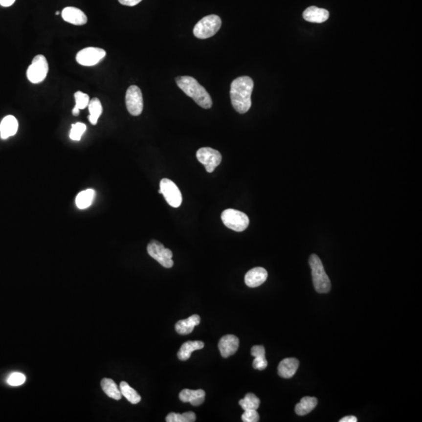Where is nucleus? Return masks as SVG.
<instances>
[{"label":"nucleus","instance_id":"f257e3e1","mask_svg":"<svg viewBox=\"0 0 422 422\" xmlns=\"http://www.w3.org/2000/svg\"><path fill=\"white\" fill-rule=\"evenodd\" d=\"M253 81L247 76L240 77L232 82L230 96L234 109L238 113H245L251 107Z\"/></svg>","mask_w":422,"mask_h":422},{"label":"nucleus","instance_id":"f03ea898","mask_svg":"<svg viewBox=\"0 0 422 422\" xmlns=\"http://www.w3.org/2000/svg\"><path fill=\"white\" fill-rule=\"evenodd\" d=\"M176 83L200 107L203 109L211 108L213 103L210 94L194 78L189 76L178 77L176 78Z\"/></svg>","mask_w":422,"mask_h":422},{"label":"nucleus","instance_id":"7ed1b4c3","mask_svg":"<svg viewBox=\"0 0 422 422\" xmlns=\"http://www.w3.org/2000/svg\"><path fill=\"white\" fill-rule=\"evenodd\" d=\"M309 264L316 291L319 293H327L331 289V282L325 272L321 259L317 255L312 254L309 259Z\"/></svg>","mask_w":422,"mask_h":422},{"label":"nucleus","instance_id":"20e7f679","mask_svg":"<svg viewBox=\"0 0 422 422\" xmlns=\"http://www.w3.org/2000/svg\"><path fill=\"white\" fill-rule=\"evenodd\" d=\"M221 26L222 20L218 15L206 16L195 25L193 34L198 39H208L220 30Z\"/></svg>","mask_w":422,"mask_h":422},{"label":"nucleus","instance_id":"39448f33","mask_svg":"<svg viewBox=\"0 0 422 422\" xmlns=\"http://www.w3.org/2000/svg\"><path fill=\"white\" fill-rule=\"evenodd\" d=\"M222 220L227 228L235 232H244L249 224V219L246 214L234 209L224 210L222 214Z\"/></svg>","mask_w":422,"mask_h":422},{"label":"nucleus","instance_id":"423d86ee","mask_svg":"<svg viewBox=\"0 0 422 422\" xmlns=\"http://www.w3.org/2000/svg\"><path fill=\"white\" fill-rule=\"evenodd\" d=\"M49 71V65L46 58L43 55H37L34 57L32 64L27 70L28 80L33 84H39L46 78Z\"/></svg>","mask_w":422,"mask_h":422},{"label":"nucleus","instance_id":"0eeeda50","mask_svg":"<svg viewBox=\"0 0 422 422\" xmlns=\"http://www.w3.org/2000/svg\"><path fill=\"white\" fill-rule=\"evenodd\" d=\"M147 252L150 257L155 259L159 264L166 268H171L174 265L172 261L173 253L169 249L164 247L163 244L156 240H153L147 246Z\"/></svg>","mask_w":422,"mask_h":422},{"label":"nucleus","instance_id":"6e6552de","mask_svg":"<svg viewBox=\"0 0 422 422\" xmlns=\"http://www.w3.org/2000/svg\"><path fill=\"white\" fill-rule=\"evenodd\" d=\"M160 194H163L170 206L177 208L181 206L182 196L178 187L168 178H163L160 183Z\"/></svg>","mask_w":422,"mask_h":422},{"label":"nucleus","instance_id":"1a4fd4ad","mask_svg":"<svg viewBox=\"0 0 422 422\" xmlns=\"http://www.w3.org/2000/svg\"><path fill=\"white\" fill-rule=\"evenodd\" d=\"M197 160L205 166V168L208 173L214 172L222 160L220 152L210 147L200 149L197 151Z\"/></svg>","mask_w":422,"mask_h":422},{"label":"nucleus","instance_id":"9d476101","mask_svg":"<svg viewBox=\"0 0 422 422\" xmlns=\"http://www.w3.org/2000/svg\"><path fill=\"white\" fill-rule=\"evenodd\" d=\"M128 111L133 116H138L143 110V98L140 89L136 86H132L128 89L125 96Z\"/></svg>","mask_w":422,"mask_h":422},{"label":"nucleus","instance_id":"9b49d317","mask_svg":"<svg viewBox=\"0 0 422 422\" xmlns=\"http://www.w3.org/2000/svg\"><path fill=\"white\" fill-rule=\"evenodd\" d=\"M104 49L96 47H88L79 51L76 56L77 62L82 66L91 67L99 64L106 57Z\"/></svg>","mask_w":422,"mask_h":422},{"label":"nucleus","instance_id":"f8f14e48","mask_svg":"<svg viewBox=\"0 0 422 422\" xmlns=\"http://www.w3.org/2000/svg\"><path fill=\"white\" fill-rule=\"evenodd\" d=\"M240 346V340L236 335H227L222 337L218 343V348L223 357L227 358L236 354Z\"/></svg>","mask_w":422,"mask_h":422},{"label":"nucleus","instance_id":"ddd939ff","mask_svg":"<svg viewBox=\"0 0 422 422\" xmlns=\"http://www.w3.org/2000/svg\"><path fill=\"white\" fill-rule=\"evenodd\" d=\"M62 18L65 22L74 25H84L88 22L87 17L84 12L72 6L65 8L63 10Z\"/></svg>","mask_w":422,"mask_h":422},{"label":"nucleus","instance_id":"4468645a","mask_svg":"<svg viewBox=\"0 0 422 422\" xmlns=\"http://www.w3.org/2000/svg\"><path fill=\"white\" fill-rule=\"evenodd\" d=\"M267 271L263 267H254L245 275V283L250 288H256L265 283L267 278Z\"/></svg>","mask_w":422,"mask_h":422},{"label":"nucleus","instance_id":"2eb2a0df","mask_svg":"<svg viewBox=\"0 0 422 422\" xmlns=\"http://www.w3.org/2000/svg\"><path fill=\"white\" fill-rule=\"evenodd\" d=\"M205 396L206 393L202 389L192 390L185 389L179 393V399L184 403H190L193 406L197 407L204 402Z\"/></svg>","mask_w":422,"mask_h":422},{"label":"nucleus","instance_id":"dca6fc26","mask_svg":"<svg viewBox=\"0 0 422 422\" xmlns=\"http://www.w3.org/2000/svg\"><path fill=\"white\" fill-rule=\"evenodd\" d=\"M304 20L311 23H323L326 22L329 18V13L328 10L322 8L311 6L306 9L303 14Z\"/></svg>","mask_w":422,"mask_h":422},{"label":"nucleus","instance_id":"f3484780","mask_svg":"<svg viewBox=\"0 0 422 422\" xmlns=\"http://www.w3.org/2000/svg\"><path fill=\"white\" fill-rule=\"evenodd\" d=\"M300 362L296 358H286L278 365V375L284 378H290L296 374Z\"/></svg>","mask_w":422,"mask_h":422},{"label":"nucleus","instance_id":"a211bd4d","mask_svg":"<svg viewBox=\"0 0 422 422\" xmlns=\"http://www.w3.org/2000/svg\"><path fill=\"white\" fill-rule=\"evenodd\" d=\"M18 129V121L12 115H8L2 119L0 125V136L2 139H6L17 133Z\"/></svg>","mask_w":422,"mask_h":422},{"label":"nucleus","instance_id":"6ab92c4d","mask_svg":"<svg viewBox=\"0 0 422 422\" xmlns=\"http://www.w3.org/2000/svg\"><path fill=\"white\" fill-rule=\"evenodd\" d=\"M200 323V317L194 314L186 319L180 320L175 325V330L180 335H188L193 331L194 328Z\"/></svg>","mask_w":422,"mask_h":422},{"label":"nucleus","instance_id":"aec40b11","mask_svg":"<svg viewBox=\"0 0 422 422\" xmlns=\"http://www.w3.org/2000/svg\"><path fill=\"white\" fill-rule=\"evenodd\" d=\"M204 347V343L202 341H188L181 346V348L178 353V357L179 360H189L191 354L195 350H201Z\"/></svg>","mask_w":422,"mask_h":422},{"label":"nucleus","instance_id":"412c9836","mask_svg":"<svg viewBox=\"0 0 422 422\" xmlns=\"http://www.w3.org/2000/svg\"><path fill=\"white\" fill-rule=\"evenodd\" d=\"M317 405V400L315 397H305L296 404L295 411L298 415L304 416L311 412Z\"/></svg>","mask_w":422,"mask_h":422},{"label":"nucleus","instance_id":"4be33fe9","mask_svg":"<svg viewBox=\"0 0 422 422\" xmlns=\"http://www.w3.org/2000/svg\"><path fill=\"white\" fill-rule=\"evenodd\" d=\"M101 387L103 392L112 399L116 400L121 399L122 394H121V390L117 387V384L115 383V381L113 379L103 378L101 381Z\"/></svg>","mask_w":422,"mask_h":422},{"label":"nucleus","instance_id":"5701e85b","mask_svg":"<svg viewBox=\"0 0 422 422\" xmlns=\"http://www.w3.org/2000/svg\"><path fill=\"white\" fill-rule=\"evenodd\" d=\"M95 197V193L93 189H89L82 191L77 196L75 200L77 206L81 210L88 208L89 206H91Z\"/></svg>","mask_w":422,"mask_h":422},{"label":"nucleus","instance_id":"b1692460","mask_svg":"<svg viewBox=\"0 0 422 422\" xmlns=\"http://www.w3.org/2000/svg\"><path fill=\"white\" fill-rule=\"evenodd\" d=\"M88 107H89L90 113L89 116V120L91 125H95L97 124L98 120L103 113L101 102L97 98H94L89 102Z\"/></svg>","mask_w":422,"mask_h":422},{"label":"nucleus","instance_id":"393cba45","mask_svg":"<svg viewBox=\"0 0 422 422\" xmlns=\"http://www.w3.org/2000/svg\"><path fill=\"white\" fill-rule=\"evenodd\" d=\"M121 394L133 404H137L141 400V397L133 388L131 387L126 381H121L120 384Z\"/></svg>","mask_w":422,"mask_h":422},{"label":"nucleus","instance_id":"a878e982","mask_svg":"<svg viewBox=\"0 0 422 422\" xmlns=\"http://www.w3.org/2000/svg\"><path fill=\"white\" fill-rule=\"evenodd\" d=\"M261 401L257 396L253 393H247L244 399L240 401V405L244 411L248 410H257L260 407Z\"/></svg>","mask_w":422,"mask_h":422},{"label":"nucleus","instance_id":"bb28decb","mask_svg":"<svg viewBox=\"0 0 422 422\" xmlns=\"http://www.w3.org/2000/svg\"><path fill=\"white\" fill-rule=\"evenodd\" d=\"M195 421L196 415L192 411L183 414L170 413L169 415L166 417V422H194Z\"/></svg>","mask_w":422,"mask_h":422},{"label":"nucleus","instance_id":"cd10ccee","mask_svg":"<svg viewBox=\"0 0 422 422\" xmlns=\"http://www.w3.org/2000/svg\"><path fill=\"white\" fill-rule=\"evenodd\" d=\"M86 131V125L83 123L78 122L71 126V130L70 133V139L74 141H79L82 138V134H84Z\"/></svg>","mask_w":422,"mask_h":422},{"label":"nucleus","instance_id":"c85d7f7f","mask_svg":"<svg viewBox=\"0 0 422 422\" xmlns=\"http://www.w3.org/2000/svg\"><path fill=\"white\" fill-rule=\"evenodd\" d=\"M74 99H75V107L79 110L85 109L89 106V96L87 94L83 93L82 91H78L74 93Z\"/></svg>","mask_w":422,"mask_h":422},{"label":"nucleus","instance_id":"c756f323","mask_svg":"<svg viewBox=\"0 0 422 422\" xmlns=\"http://www.w3.org/2000/svg\"><path fill=\"white\" fill-rule=\"evenodd\" d=\"M25 380V376H23V374L14 372L8 378L7 383L11 386H19L24 383Z\"/></svg>","mask_w":422,"mask_h":422},{"label":"nucleus","instance_id":"7c9ffc66","mask_svg":"<svg viewBox=\"0 0 422 422\" xmlns=\"http://www.w3.org/2000/svg\"><path fill=\"white\" fill-rule=\"evenodd\" d=\"M242 420L244 422H257L260 420V416L257 410L244 411L242 415Z\"/></svg>","mask_w":422,"mask_h":422},{"label":"nucleus","instance_id":"2f4dec72","mask_svg":"<svg viewBox=\"0 0 422 422\" xmlns=\"http://www.w3.org/2000/svg\"><path fill=\"white\" fill-rule=\"evenodd\" d=\"M253 367L255 369L265 370L267 367V360L265 356H259L254 357Z\"/></svg>","mask_w":422,"mask_h":422},{"label":"nucleus","instance_id":"473e14b6","mask_svg":"<svg viewBox=\"0 0 422 422\" xmlns=\"http://www.w3.org/2000/svg\"><path fill=\"white\" fill-rule=\"evenodd\" d=\"M252 356H265V349L263 346H254L251 349Z\"/></svg>","mask_w":422,"mask_h":422},{"label":"nucleus","instance_id":"72a5a7b5","mask_svg":"<svg viewBox=\"0 0 422 422\" xmlns=\"http://www.w3.org/2000/svg\"><path fill=\"white\" fill-rule=\"evenodd\" d=\"M120 3L125 6H134L139 3L142 0H118Z\"/></svg>","mask_w":422,"mask_h":422},{"label":"nucleus","instance_id":"f704fd0d","mask_svg":"<svg viewBox=\"0 0 422 422\" xmlns=\"http://www.w3.org/2000/svg\"><path fill=\"white\" fill-rule=\"evenodd\" d=\"M339 422H357V419H356L355 416L350 415V416H346L344 417V418H342L341 420H339Z\"/></svg>","mask_w":422,"mask_h":422},{"label":"nucleus","instance_id":"c9c22d12","mask_svg":"<svg viewBox=\"0 0 422 422\" xmlns=\"http://www.w3.org/2000/svg\"><path fill=\"white\" fill-rule=\"evenodd\" d=\"M15 1L16 0H0V4H1V6L8 7V6H12Z\"/></svg>","mask_w":422,"mask_h":422},{"label":"nucleus","instance_id":"e433bc0d","mask_svg":"<svg viewBox=\"0 0 422 422\" xmlns=\"http://www.w3.org/2000/svg\"><path fill=\"white\" fill-rule=\"evenodd\" d=\"M79 113H80V110L78 109L76 107H74V109H73L72 111L73 114H74V116H78V115L79 114Z\"/></svg>","mask_w":422,"mask_h":422},{"label":"nucleus","instance_id":"4c0bfd02","mask_svg":"<svg viewBox=\"0 0 422 422\" xmlns=\"http://www.w3.org/2000/svg\"><path fill=\"white\" fill-rule=\"evenodd\" d=\"M59 14H60V12H59V11L56 12V14H57V15H58Z\"/></svg>","mask_w":422,"mask_h":422}]
</instances>
